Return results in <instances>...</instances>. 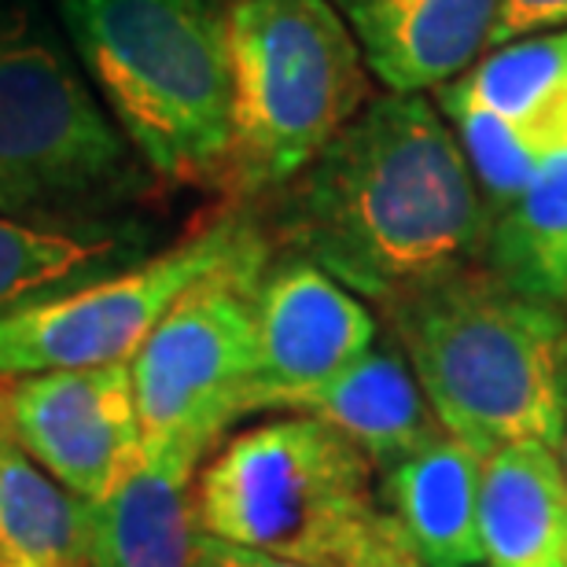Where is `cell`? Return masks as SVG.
<instances>
[{
    "label": "cell",
    "mask_w": 567,
    "mask_h": 567,
    "mask_svg": "<svg viewBox=\"0 0 567 567\" xmlns=\"http://www.w3.org/2000/svg\"><path fill=\"white\" fill-rule=\"evenodd\" d=\"M258 236L262 229L233 210L115 277L0 317V377L130 365L169 306Z\"/></svg>",
    "instance_id": "ba28073f"
},
{
    "label": "cell",
    "mask_w": 567,
    "mask_h": 567,
    "mask_svg": "<svg viewBox=\"0 0 567 567\" xmlns=\"http://www.w3.org/2000/svg\"><path fill=\"white\" fill-rule=\"evenodd\" d=\"M196 567H313V564H299V560L269 557V553L233 546V542L210 538V535H203V530H199Z\"/></svg>",
    "instance_id": "44dd1931"
},
{
    "label": "cell",
    "mask_w": 567,
    "mask_h": 567,
    "mask_svg": "<svg viewBox=\"0 0 567 567\" xmlns=\"http://www.w3.org/2000/svg\"><path fill=\"white\" fill-rule=\"evenodd\" d=\"M277 410L313 416V421L336 427L339 435L365 453L377 472H388L391 464H399L442 435L402 350L372 347L339 377L291 394Z\"/></svg>",
    "instance_id": "9a60e30c"
},
{
    "label": "cell",
    "mask_w": 567,
    "mask_h": 567,
    "mask_svg": "<svg viewBox=\"0 0 567 567\" xmlns=\"http://www.w3.org/2000/svg\"><path fill=\"white\" fill-rule=\"evenodd\" d=\"M480 457L453 435H435L383 475V513L427 567H483Z\"/></svg>",
    "instance_id": "2e32d148"
},
{
    "label": "cell",
    "mask_w": 567,
    "mask_h": 567,
    "mask_svg": "<svg viewBox=\"0 0 567 567\" xmlns=\"http://www.w3.org/2000/svg\"><path fill=\"white\" fill-rule=\"evenodd\" d=\"M274 262L266 233L196 280L130 361L141 446L207 457L221 431L251 416L258 383V288Z\"/></svg>",
    "instance_id": "52a82bcc"
},
{
    "label": "cell",
    "mask_w": 567,
    "mask_h": 567,
    "mask_svg": "<svg viewBox=\"0 0 567 567\" xmlns=\"http://www.w3.org/2000/svg\"><path fill=\"white\" fill-rule=\"evenodd\" d=\"M483 266L513 291L567 310V158L491 210Z\"/></svg>",
    "instance_id": "d6986e66"
},
{
    "label": "cell",
    "mask_w": 567,
    "mask_h": 567,
    "mask_svg": "<svg viewBox=\"0 0 567 567\" xmlns=\"http://www.w3.org/2000/svg\"><path fill=\"white\" fill-rule=\"evenodd\" d=\"M557 457L567 475V365H564V383H560V435H557Z\"/></svg>",
    "instance_id": "603a6c76"
},
{
    "label": "cell",
    "mask_w": 567,
    "mask_h": 567,
    "mask_svg": "<svg viewBox=\"0 0 567 567\" xmlns=\"http://www.w3.org/2000/svg\"><path fill=\"white\" fill-rule=\"evenodd\" d=\"M277 233L288 255L391 306L483 262L491 203L442 111L388 93L280 188Z\"/></svg>",
    "instance_id": "6da1fadb"
},
{
    "label": "cell",
    "mask_w": 567,
    "mask_h": 567,
    "mask_svg": "<svg viewBox=\"0 0 567 567\" xmlns=\"http://www.w3.org/2000/svg\"><path fill=\"white\" fill-rule=\"evenodd\" d=\"M369 74L391 93H424L461 78L491 49L502 0H332Z\"/></svg>",
    "instance_id": "7c38bea8"
},
{
    "label": "cell",
    "mask_w": 567,
    "mask_h": 567,
    "mask_svg": "<svg viewBox=\"0 0 567 567\" xmlns=\"http://www.w3.org/2000/svg\"><path fill=\"white\" fill-rule=\"evenodd\" d=\"M483 567H567V475L557 450L497 446L480 457Z\"/></svg>",
    "instance_id": "e0dca14e"
},
{
    "label": "cell",
    "mask_w": 567,
    "mask_h": 567,
    "mask_svg": "<svg viewBox=\"0 0 567 567\" xmlns=\"http://www.w3.org/2000/svg\"><path fill=\"white\" fill-rule=\"evenodd\" d=\"M199 464V453L141 446L122 480L89 502L85 567H196Z\"/></svg>",
    "instance_id": "4fadbf2b"
},
{
    "label": "cell",
    "mask_w": 567,
    "mask_h": 567,
    "mask_svg": "<svg viewBox=\"0 0 567 567\" xmlns=\"http://www.w3.org/2000/svg\"><path fill=\"white\" fill-rule=\"evenodd\" d=\"M377 347V317L354 291L299 255L266 266L258 288V383L251 413L328 383Z\"/></svg>",
    "instance_id": "8fae6325"
},
{
    "label": "cell",
    "mask_w": 567,
    "mask_h": 567,
    "mask_svg": "<svg viewBox=\"0 0 567 567\" xmlns=\"http://www.w3.org/2000/svg\"><path fill=\"white\" fill-rule=\"evenodd\" d=\"M439 111L491 210L567 158V30L508 41L442 85Z\"/></svg>",
    "instance_id": "9c48e42d"
},
{
    "label": "cell",
    "mask_w": 567,
    "mask_h": 567,
    "mask_svg": "<svg viewBox=\"0 0 567 567\" xmlns=\"http://www.w3.org/2000/svg\"><path fill=\"white\" fill-rule=\"evenodd\" d=\"M0 427L55 483L100 502L141 453L130 365L0 377Z\"/></svg>",
    "instance_id": "30bf717a"
},
{
    "label": "cell",
    "mask_w": 567,
    "mask_h": 567,
    "mask_svg": "<svg viewBox=\"0 0 567 567\" xmlns=\"http://www.w3.org/2000/svg\"><path fill=\"white\" fill-rule=\"evenodd\" d=\"M229 163L236 196L280 192L369 104V66L332 0H233Z\"/></svg>",
    "instance_id": "277c9868"
},
{
    "label": "cell",
    "mask_w": 567,
    "mask_h": 567,
    "mask_svg": "<svg viewBox=\"0 0 567 567\" xmlns=\"http://www.w3.org/2000/svg\"><path fill=\"white\" fill-rule=\"evenodd\" d=\"M567 27V0H502L497 11L491 49H502L508 41L535 38Z\"/></svg>",
    "instance_id": "ffe728a7"
},
{
    "label": "cell",
    "mask_w": 567,
    "mask_h": 567,
    "mask_svg": "<svg viewBox=\"0 0 567 567\" xmlns=\"http://www.w3.org/2000/svg\"><path fill=\"white\" fill-rule=\"evenodd\" d=\"M89 502L0 427V567H85Z\"/></svg>",
    "instance_id": "ac0fdd59"
},
{
    "label": "cell",
    "mask_w": 567,
    "mask_h": 567,
    "mask_svg": "<svg viewBox=\"0 0 567 567\" xmlns=\"http://www.w3.org/2000/svg\"><path fill=\"white\" fill-rule=\"evenodd\" d=\"M372 464L313 416L229 439L196 475V524L233 546L313 567H358L388 530Z\"/></svg>",
    "instance_id": "5b68a950"
},
{
    "label": "cell",
    "mask_w": 567,
    "mask_h": 567,
    "mask_svg": "<svg viewBox=\"0 0 567 567\" xmlns=\"http://www.w3.org/2000/svg\"><path fill=\"white\" fill-rule=\"evenodd\" d=\"M446 435L475 453L557 450L567 310L497 280L483 262L383 306Z\"/></svg>",
    "instance_id": "7a4b0ae2"
},
{
    "label": "cell",
    "mask_w": 567,
    "mask_h": 567,
    "mask_svg": "<svg viewBox=\"0 0 567 567\" xmlns=\"http://www.w3.org/2000/svg\"><path fill=\"white\" fill-rule=\"evenodd\" d=\"M358 567H427L413 553V546L405 542V535L394 527V519H388V530L380 535V542L372 546V553Z\"/></svg>",
    "instance_id": "7402d4cb"
},
{
    "label": "cell",
    "mask_w": 567,
    "mask_h": 567,
    "mask_svg": "<svg viewBox=\"0 0 567 567\" xmlns=\"http://www.w3.org/2000/svg\"><path fill=\"white\" fill-rule=\"evenodd\" d=\"M82 71L147 169L221 185L229 163V33L218 0H60Z\"/></svg>",
    "instance_id": "3957f363"
},
{
    "label": "cell",
    "mask_w": 567,
    "mask_h": 567,
    "mask_svg": "<svg viewBox=\"0 0 567 567\" xmlns=\"http://www.w3.org/2000/svg\"><path fill=\"white\" fill-rule=\"evenodd\" d=\"M152 225L111 218H0V317L152 258Z\"/></svg>",
    "instance_id": "5bb4252c"
},
{
    "label": "cell",
    "mask_w": 567,
    "mask_h": 567,
    "mask_svg": "<svg viewBox=\"0 0 567 567\" xmlns=\"http://www.w3.org/2000/svg\"><path fill=\"white\" fill-rule=\"evenodd\" d=\"M152 169L33 8L0 4V218H111Z\"/></svg>",
    "instance_id": "8992f818"
}]
</instances>
